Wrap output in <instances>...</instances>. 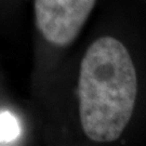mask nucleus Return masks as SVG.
<instances>
[{
    "instance_id": "nucleus-1",
    "label": "nucleus",
    "mask_w": 146,
    "mask_h": 146,
    "mask_svg": "<svg viewBox=\"0 0 146 146\" xmlns=\"http://www.w3.org/2000/svg\"><path fill=\"white\" fill-rule=\"evenodd\" d=\"M137 76L128 49L114 37L94 40L80 63L79 118L91 141L118 140L131 120Z\"/></svg>"
},
{
    "instance_id": "nucleus-2",
    "label": "nucleus",
    "mask_w": 146,
    "mask_h": 146,
    "mask_svg": "<svg viewBox=\"0 0 146 146\" xmlns=\"http://www.w3.org/2000/svg\"><path fill=\"white\" fill-rule=\"evenodd\" d=\"M96 0H34L35 23L43 39L67 47L78 37Z\"/></svg>"
}]
</instances>
